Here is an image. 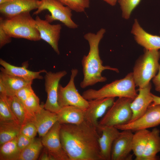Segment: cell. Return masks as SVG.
<instances>
[{"label": "cell", "instance_id": "3", "mask_svg": "<svg viewBox=\"0 0 160 160\" xmlns=\"http://www.w3.org/2000/svg\"><path fill=\"white\" fill-rule=\"evenodd\" d=\"M135 86L132 73L131 72L124 78L106 84L98 90L87 89L83 92L82 96L88 100L116 97H126L134 100L138 94Z\"/></svg>", "mask_w": 160, "mask_h": 160}, {"label": "cell", "instance_id": "26", "mask_svg": "<svg viewBox=\"0 0 160 160\" xmlns=\"http://www.w3.org/2000/svg\"><path fill=\"white\" fill-rule=\"evenodd\" d=\"M17 137L0 145V160H19L21 151L17 145Z\"/></svg>", "mask_w": 160, "mask_h": 160}, {"label": "cell", "instance_id": "18", "mask_svg": "<svg viewBox=\"0 0 160 160\" xmlns=\"http://www.w3.org/2000/svg\"><path fill=\"white\" fill-rule=\"evenodd\" d=\"M131 32L136 42L145 49L159 50L160 49V36L153 35L145 31L136 19L135 20Z\"/></svg>", "mask_w": 160, "mask_h": 160}, {"label": "cell", "instance_id": "41", "mask_svg": "<svg viewBox=\"0 0 160 160\" xmlns=\"http://www.w3.org/2000/svg\"><path fill=\"white\" fill-rule=\"evenodd\" d=\"M6 0H0V4H1L4 3Z\"/></svg>", "mask_w": 160, "mask_h": 160}, {"label": "cell", "instance_id": "39", "mask_svg": "<svg viewBox=\"0 0 160 160\" xmlns=\"http://www.w3.org/2000/svg\"><path fill=\"white\" fill-rule=\"evenodd\" d=\"M153 101L150 105H160V97L152 94Z\"/></svg>", "mask_w": 160, "mask_h": 160}, {"label": "cell", "instance_id": "38", "mask_svg": "<svg viewBox=\"0 0 160 160\" xmlns=\"http://www.w3.org/2000/svg\"><path fill=\"white\" fill-rule=\"evenodd\" d=\"M45 150L44 151L39 158V160H52V158L49 152L45 148Z\"/></svg>", "mask_w": 160, "mask_h": 160}, {"label": "cell", "instance_id": "16", "mask_svg": "<svg viewBox=\"0 0 160 160\" xmlns=\"http://www.w3.org/2000/svg\"><path fill=\"white\" fill-rule=\"evenodd\" d=\"M151 88L150 83L145 87L138 89V94L130 104L132 116L129 122L136 120L143 115L152 103L153 97L151 92Z\"/></svg>", "mask_w": 160, "mask_h": 160}, {"label": "cell", "instance_id": "9", "mask_svg": "<svg viewBox=\"0 0 160 160\" xmlns=\"http://www.w3.org/2000/svg\"><path fill=\"white\" fill-rule=\"evenodd\" d=\"M67 73L65 71L56 72H47L44 77L45 91L47 98L44 107L51 112L57 113L61 108L57 102L58 90L59 82Z\"/></svg>", "mask_w": 160, "mask_h": 160}, {"label": "cell", "instance_id": "37", "mask_svg": "<svg viewBox=\"0 0 160 160\" xmlns=\"http://www.w3.org/2000/svg\"><path fill=\"white\" fill-rule=\"evenodd\" d=\"M152 81L154 85L155 90L160 93V65L158 73L153 78Z\"/></svg>", "mask_w": 160, "mask_h": 160}, {"label": "cell", "instance_id": "17", "mask_svg": "<svg viewBox=\"0 0 160 160\" xmlns=\"http://www.w3.org/2000/svg\"><path fill=\"white\" fill-rule=\"evenodd\" d=\"M98 129L102 132L98 140L101 156L103 160H111L113 144L120 132L114 126H98Z\"/></svg>", "mask_w": 160, "mask_h": 160}, {"label": "cell", "instance_id": "27", "mask_svg": "<svg viewBox=\"0 0 160 160\" xmlns=\"http://www.w3.org/2000/svg\"><path fill=\"white\" fill-rule=\"evenodd\" d=\"M7 123L20 124L12 110L7 96L0 94V124Z\"/></svg>", "mask_w": 160, "mask_h": 160}, {"label": "cell", "instance_id": "8", "mask_svg": "<svg viewBox=\"0 0 160 160\" xmlns=\"http://www.w3.org/2000/svg\"><path fill=\"white\" fill-rule=\"evenodd\" d=\"M71 71L70 79L67 84L64 87L60 84L59 85L58 104L61 108L71 105L86 110L89 106V101L80 95L74 84V79L78 73V70L73 68Z\"/></svg>", "mask_w": 160, "mask_h": 160}, {"label": "cell", "instance_id": "11", "mask_svg": "<svg viewBox=\"0 0 160 160\" xmlns=\"http://www.w3.org/2000/svg\"><path fill=\"white\" fill-rule=\"evenodd\" d=\"M160 124V105H150L145 113L136 120L126 124L115 126L121 130L132 132L155 127Z\"/></svg>", "mask_w": 160, "mask_h": 160}, {"label": "cell", "instance_id": "40", "mask_svg": "<svg viewBox=\"0 0 160 160\" xmlns=\"http://www.w3.org/2000/svg\"><path fill=\"white\" fill-rule=\"evenodd\" d=\"M111 6H115L118 0H103Z\"/></svg>", "mask_w": 160, "mask_h": 160}, {"label": "cell", "instance_id": "1", "mask_svg": "<svg viewBox=\"0 0 160 160\" xmlns=\"http://www.w3.org/2000/svg\"><path fill=\"white\" fill-rule=\"evenodd\" d=\"M98 130L85 120L78 124H61V143L69 160H103Z\"/></svg>", "mask_w": 160, "mask_h": 160}, {"label": "cell", "instance_id": "32", "mask_svg": "<svg viewBox=\"0 0 160 160\" xmlns=\"http://www.w3.org/2000/svg\"><path fill=\"white\" fill-rule=\"evenodd\" d=\"M23 103L28 109L34 114L41 109L43 105L40 104L39 99L34 92Z\"/></svg>", "mask_w": 160, "mask_h": 160}, {"label": "cell", "instance_id": "12", "mask_svg": "<svg viewBox=\"0 0 160 160\" xmlns=\"http://www.w3.org/2000/svg\"><path fill=\"white\" fill-rule=\"evenodd\" d=\"M133 134L129 129L122 130L114 140L112 147L111 160H131L132 155V139Z\"/></svg>", "mask_w": 160, "mask_h": 160}, {"label": "cell", "instance_id": "22", "mask_svg": "<svg viewBox=\"0 0 160 160\" xmlns=\"http://www.w3.org/2000/svg\"><path fill=\"white\" fill-rule=\"evenodd\" d=\"M0 81L2 83L8 97L15 95L17 92L23 87L32 84L33 81H28L1 71L0 73Z\"/></svg>", "mask_w": 160, "mask_h": 160}, {"label": "cell", "instance_id": "20", "mask_svg": "<svg viewBox=\"0 0 160 160\" xmlns=\"http://www.w3.org/2000/svg\"><path fill=\"white\" fill-rule=\"evenodd\" d=\"M57 121V113L45 109L44 104L41 109L34 114L32 121L36 127L39 136L41 137Z\"/></svg>", "mask_w": 160, "mask_h": 160}, {"label": "cell", "instance_id": "13", "mask_svg": "<svg viewBox=\"0 0 160 160\" xmlns=\"http://www.w3.org/2000/svg\"><path fill=\"white\" fill-rule=\"evenodd\" d=\"M36 28L41 39L49 44L58 54L60 53L58 48L62 25L60 24H51L46 20L41 19L37 15L35 18Z\"/></svg>", "mask_w": 160, "mask_h": 160}, {"label": "cell", "instance_id": "2", "mask_svg": "<svg viewBox=\"0 0 160 160\" xmlns=\"http://www.w3.org/2000/svg\"><path fill=\"white\" fill-rule=\"evenodd\" d=\"M105 31V29L101 28L96 33L88 32L84 35V38L88 42L89 50L88 55H84L81 60L84 75L83 79L80 83L82 88L106 81V77L101 74L104 70H109L119 72L116 68L102 65L103 61L99 55V46Z\"/></svg>", "mask_w": 160, "mask_h": 160}, {"label": "cell", "instance_id": "7", "mask_svg": "<svg viewBox=\"0 0 160 160\" xmlns=\"http://www.w3.org/2000/svg\"><path fill=\"white\" fill-rule=\"evenodd\" d=\"M57 0H40V4L37 10L33 15H37L42 11L47 10L51 15L45 16V20L49 23L55 20L59 21L68 28L75 29L78 25L72 19V9Z\"/></svg>", "mask_w": 160, "mask_h": 160}, {"label": "cell", "instance_id": "34", "mask_svg": "<svg viewBox=\"0 0 160 160\" xmlns=\"http://www.w3.org/2000/svg\"><path fill=\"white\" fill-rule=\"evenodd\" d=\"M34 92L31 84L25 86L19 90L15 96L23 103H24L27 98Z\"/></svg>", "mask_w": 160, "mask_h": 160}, {"label": "cell", "instance_id": "5", "mask_svg": "<svg viewBox=\"0 0 160 160\" xmlns=\"http://www.w3.org/2000/svg\"><path fill=\"white\" fill-rule=\"evenodd\" d=\"M160 51L145 49L136 61L132 73L136 86L142 88L148 85L158 71Z\"/></svg>", "mask_w": 160, "mask_h": 160}, {"label": "cell", "instance_id": "30", "mask_svg": "<svg viewBox=\"0 0 160 160\" xmlns=\"http://www.w3.org/2000/svg\"><path fill=\"white\" fill-rule=\"evenodd\" d=\"M77 12H84L89 7L90 0H57Z\"/></svg>", "mask_w": 160, "mask_h": 160}, {"label": "cell", "instance_id": "10", "mask_svg": "<svg viewBox=\"0 0 160 160\" xmlns=\"http://www.w3.org/2000/svg\"><path fill=\"white\" fill-rule=\"evenodd\" d=\"M61 124L57 121L42 137V144L52 160H69L61 143L60 130Z\"/></svg>", "mask_w": 160, "mask_h": 160}, {"label": "cell", "instance_id": "35", "mask_svg": "<svg viewBox=\"0 0 160 160\" xmlns=\"http://www.w3.org/2000/svg\"><path fill=\"white\" fill-rule=\"evenodd\" d=\"M33 138H30L20 133L17 137V144L18 148L22 151L30 144Z\"/></svg>", "mask_w": 160, "mask_h": 160}, {"label": "cell", "instance_id": "21", "mask_svg": "<svg viewBox=\"0 0 160 160\" xmlns=\"http://www.w3.org/2000/svg\"><path fill=\"white\" fill-rule=\"evenodd\" d=\"M85 110L73 106L61 107L57 113L58 121L60 124H80L84 121Z\"/></svg>", "mask_w": 160, "mask_h": 160}, {"label": "cell", "instance_id": "33", "mask_svg": "<svg viewBox=\"0 0 160 160\" xmlns=\"http://www.w3.org/2000/svg\"><path fill=\"white\" fill-rule=\"evenodd\" d=\"M38 133L36 126L32 121H28L21 126L20 134L31 138H33Z\"/></svg>", "mask_w": 160, "mask_h": 160}, {"label": "cell", "instance_id": "4", "mask_svg": "<svg viewBox=\"0 0 160 160\" xmlns=\"http://www.w3.org/2000/svg\"><path fill=\"white\" fill-rule=\"evenodd\" d=\"M0 25L11 37L38 41L41 39L35 20L30 12L22 13L9 18H0Z\"/></svg>", "mask_w": 160, "mask_h": 160}, {"label": "cell", "instance_id": "28", "mask_svg": "<svg viewBox=\"0 0 160 160\" xmlns=\"http://www.w3.org/2000/svg\"><path fill=\"white\" fill-rule=\"evenodd\" d=\"M21 127L17 123L0 124V145L17 137Z\"/></svg>", "mask_w": 160, "mask_h": 160}, {"label": "cell", "instance_id": "31", "mask_svg": "<svg viewBox=\"0 0 160 160\" xmlns=\"http://www.w3.org/2000/svg\"><path fill=\"white\" fill-rule=\"evenodd\" d=\"M141 0H118L122 11V17L128 19L133 10L139 4Z\"/></svg>", "mask_w": 160, "mask_h": 160}, {"label": "cell", "instance_id": "24", "mask_svg": "<svg viewBox=\"0 0 160 160\" xmlns=\"http://www.w3.org/2000/svg\"><path fill=\"white\" fill-rule=\"evenodd\" d=\"M160 130L156 128L150 131L142 160L158 159L157 154L160 152Z\"/></svg>", "mask_w": 160, "mask_h": 160}, {"label": "cell", "instance_id": "19", "mask_svg": "<svg viewBox=\"0 0 160 160\" xmlns=\"http://www.w3.org/2000/svg\"><path fill=\"white\" fill-rule=\"evenodd\" d=\"M0 64L2 66L0 68L1 71L28 81L42 79L43 77L41 73L47 72L44 69L38 71H32L27 69V65L26 64L21 67L17 66L10 64L1 58L0 59Z\"/></svg>", "mask_w": 160, "mask_h": 160}, {"label": "cell", "instance_id": "29", "mask_svg": "<svg viewBox=\"0 0 160 160\" xmlns=\"http://www.w3.org/2000/svg\"><path fill=\"white\" fill-rule=\"evenodd\" d=\"M41 141L34 138L30 144L21 152L19 160H36L43 147Z\"/></svg>", "mask_w": 160, "mask_h": 160}, {"label": "cell", "instance_id": "23", "mask_svg": "<svg viewBox=\"0 0 160 160\" xmlns=\"http://www.w3.org/2000/svg\"><path fill=\"white\" fill-rule=\"evenodd\" d=\"M7 97L12 110L21 126L28 121H33L34 114L28 109L23 103L15 96Z\"/></svg>", "mask_w": 160, "mask_h": 160}, {"label": "cell", "instance_id": "6", "mask_svg": "<svg viewBox=\"0 0 160 160\" xmlns=\"http://www.w3.org/2000/svg\"><path fill=\"white\" fill-rule=\"evenodd\" d=\"M133 100L126 97H119L98 122V126L115 127L128 123L132 116L130 104Z\"/></svg>", "mask_w": 160, "mask_h": 160}, {"label": "cell", "instance_id": "14", "mask_svg": "<svg viewBox=\"0 0 160 160\" xmlns=\"http://www.w3.org/2000/svg\"><path fill=\"white\" fill-rule=\"evenodd\" d=\"M40 0H6L0 4V12L9 18L24 12L37 9Z\"/></svg>", "mask_w": 160, "mask_h": 160}, {"label": "cell", "instance_id": "25", "mask_svg": "<svg viewBox=\"0 0 160 160\" xmlns=\"http://www.w3.org/2000/svg\"><path fill=\"white\" fill-rule=\"evenodd\" d=\"M150 131L147 129L135 131L132 139V151L135 160H142Z\"/></svg>", "mask_w": 160, "mask_h": 160}, {"label": "cell", "instance_id": "36", "mask_svg": "<svg viewBox=\"0 0 160 160\" xmlns=\"http://www.w3.org/2000/svg\"><path fill=\"white\" fill-rule=\"evenodd\" d=\"M11 41L12 37L5 32L0 25V48L10 43Z\"/></svg>", "mask_w": 160, "mask_h": 160}, {"label": "cell", "instance_id": "15", "mask_svg": "<svg viewBox=\"0 0 160 160\" xmlns=\"http://www.w3.org/2000/svg\"><path fill=\"white\" fill-rule=\"evenodd\" d=\"M85 110L84 120L98 128L99 118L103 116L115 101V98L107 97L89 100Z\"/></svg>", "mask_w": 160, "mask_h": 160}]
</instances>
